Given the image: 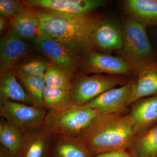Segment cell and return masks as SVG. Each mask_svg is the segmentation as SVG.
<instances>
[{
    "label": "cell",
    "instance_id": "cell-28",
    "mask_svg": "<svg viewBox=\"0 0 157 157\" xmlns=\"http://www.w3.org/2000/svg\"><path fill=\"white\" fill-rule=\"evenodd\" d=\"M0 157H17V156L14 155L10 152L4 147L1 145L0 149Z\"/></svg>",
    "mask_w": 157,
    "mask_h": 157
},
{
    "label": "cell",
    "instance_id": "cell-12",
    "mask_svg": "<svg viewBox=\"0 0 157 157\" xmlns=\"http://www.w3.org/2000/svg\"><path fill=\"white\" fill-rule=\"evenodd\" d=\"M40 24L36 9L25 5L11 19L9 30L26 42H34L40 36Z\"/></svg>",
    "mask_w": 157,
    "mask_h": 157
},
{
    "label": "cell",
    "instance_id": "cell-1",
    "mask_svg": "<svg viewBox=\"0 0 157 157\" xmlns=\"http://www.w3.org/2000/svg\"><path fill=\"white\" fill-rule=\"evenodd\" d=\"M41 20L40 35L53 39L78 59L93 50V34L103 19L92 12L83 15L63 14L35 9Z\"/></svg>",
    "mask_w": 157,
    "mask_h": 157
},
{
    "label": "cell",
    "instance_id": "cell-31",
    "mask_svg": "<svg viewBox=\"0 0 157 157\" xmlns=\"http://www.w3.org/2000/svg\"></svg>",
    "mask_w": 157,
    "mask_h": 157
},
{
    "label": "cell",
    "instance_id": "cell-30",
    "mask_svg": "<svg viewBox=\"0 0 157 157\" xmlns=\"http://www.w3.org/2000/svg\"><path fill=\"white\" fill-rule=\"evenodd\" d=\"M138 157L135 154L133 153L132 155H131V157Z\"/></svg>",
    "mask_w": 157,
    "mask_h": 157
},
{
    "label": "cell",
    "instance_id": "cell-19",
    "mask_svg": "<svg viewBox=\"0 0 157 157\" xmlns=\"http://www.w3.org/2000/svg\"><path fill=\"white\" fill-rule=\"evenodd\" d=\"M0 71V102L10 101L33 106L14 73L11 70Z\"/></svg>",
    "mask_w": 157,
    "mask_h": 157
},
{
    "label": "cell",
    "instance_id": "cell-4",
    "mask_svg": "<svg viewBox=\"0 0 157 157\" xmlns=\"http://www.w3.org/2000/svg\"><path fill=\"white\" fill-rule=\"evenodd\" d=\"M101 114L85 105L73 104L60 111L47 112L43 127L54 135L78 136Z\"/></svg>",
    "mask_w": 157,
    "mask_h": 157
},
{
    "label": "cell",
    "instance_id": "cell-11",
    "mask_svg": "<svg viewBox=\"0 0 157 157\" xmlns=\"http://www.w3.org/2000/svg\"><path fill=\"white\" fill-rule=\"evenodd\" d=\"M31 45L8 30L0 41V70H11L30 50Z\"/></svg>",
    "mask_w": 157,
    "mask_h": 157
},
{
    "label": "cell",
    "instance_id": "cell-23",
    "mask_svg": "<svg viewBox=\"0 0 157 157\" xmlns=\"http://www.w3.org/2000/svg\"><path fill=\"white\" fill-rule=\"evenodd\" d=\"M133 147L138 157H157V124L141 133Z\"/></svg>",
    "mask_w": 157,
    "mask_h": 157
},
{
    "label": "cell",
    "instance_id": "cell-9",
    "mask_svg": "<svg viewBox=\"0 0 157 157\" xmlns=\"http://www.w3.org/2000/svg\"><path fill=\"white\" fill-rule=\"evenodd\" d=\"M135 79L130 80L120 87L108 90L90 101L85 106L101 114L122 113L132 93Z\"/></svg>",
    "mask_w": 157,
    "mask_h": 157
},
{
    "label": "cell",
    "instance_id": "cell-26",
    "mask_svg": "<svg viewBox=\"0 0 157 157\" xmlns=\"http://www.w3.org/2000/svg\"><path fill=\"white\" fill-rule=\"evenodd\" d=\"M25 6L23 1L1 0L0 14L1 16L7 19H12L19 13Z\"/></svg>",
    "mask_w": 157,
    "mask_h": 157
},
{
    "label": "cell",
    "instance_id": "cell-2",
    "mask_svg": "<svg viewBox=\"0 0 157 157\" xmlns=\"http://www.w3.org/2000/svg\"><path fill=\"white\" fill-rule=\"evenodd\" d=\"M135 135L132 119L122 113L101 114L78 135L92 155L126 151Z\"/></svg>",
    "mask_w": 157,
    "mask_h": 157
},
{
    "label": "cell",
    "instance_id": "cell-17",
    "mask_svg": "<svg viewBox=\"0 0 157 157\" xmlns=\"http://www.w3.org/2000/svg\"><path fill=\"white\" fill-rule=\"evenodd\" d=\"M122 7L128 17L145 28L157 25V0H125Z\"/></svg>",
    "mask_w": 157,
    "mask_h": 157
},
{
    "label": "cell",
    "instance_id": "cell-22",
    "mask_svg": "<svg viewBox=\"0 0 157 157\" xmlns=\"http://www.w3.org/2000/svg\"><path fill=\"white\" fill-rule=\"evenodd\" d=\"M44 108L47 112L63 110L73 104L70 91L46 86L43 93Z\"/></svg>",
    "mask_w": 157,
    "mask_h": 157
},
{
    "label": "cell",
    "instance_id": "cell-20",
    "mask_svg": "<svg viewBox=\"0 0 157 157\" xmlns=\"http://www.w3.org/2000/svg\"><path fill=\"white\" fill-rule=\"evenodd\" d=\"M11 71L23 86L32 105L38 108L45 109L43 93L46 85L44 77L24 74L13 70Z\"/></svg>",
    "mask_w": 157,
    "mask_h": 157
},
{
    "label": "cell",
    "instance_id": "cell-7",
    "mask_svg": "<svg viewBox=\"0 0 157 157\" xmlns=\"http://www.w3.org/2000/svg\"><path fill=\"white\" fill-rule=\"evenodd\" d=\"M78 71L84 74L105 73L117 76L133 73L128 63L122 57L105 54L94 50L79 59Z\"/></svg>",
    "mask_w": 157,
    "mask_h": 157
},
{
    "label": "cell",
    "instance_id": "cell-29",
    "mask_svg": "<svg viewBox=\"0 0 157 157\" xmlns=\"http://www.w3.org/2000/svg\"><path fill=\"white\" fill-rule=\"evenodd\" d=\"M8 24L7 18L0 16V33L2 34L5 31Z\"/></svg>",
    "mask_w": 157,
    "mask_h": 157
},
{
    "label": "cell",
    "instance_id": "cell-14",
    "mask_svg": "<svg viewBox=\"0 0 157 157\" xmlns=\"http://www.w3.org/2000/svg\"><path fill=\"white\" fill-rule=\"evenodd\" d=\"M92 43L94 48L105 52L121 51L123 46L121 30L114 23L103 18L93 34Z\"/></svg>",
    "mask_w": 157,
    "mask_h": 157
},
{
    "label": "cell",
    "instance_id": "cell-10",
    "mask_svg": "<svg viewBox=\"0 0 157 157\" xmlns=\"http://www.w3.org/2000/svg\"><path fill=\"white\" fill-rule=\"evenodd\" d=\"M34 43L52 63L59 66L74 79L76 73L78 72V59L70 51L58 42L43 35H40Z\"/></svg>",
    "mask_w": 157,
    "mask_h": 157
},
{
    "label": "cell",
    "instance_id": "cell-25",
    "mask_svg": "<svg viewBox=\"0 0 157 157\" xmlns=\"http://www.w3.org/2000/svg\"><path fill=\"white\" fill-rule=\"evenodd\" d=\"M50 62L38 58H30L20 61L12 70L27 75L44 77Z\"/></svg>",
    "mask_w": 157,
    "mask_h": 157
},
{
    "label": "cell",
    "instance_id": "cell-27",
    "mask_svg": "<svg viewBox=\"0 0 157 157\" xmlns=\"http://www.w3.org/2000/svg\"><path fill=\"white\" fill-rule=\"evenodd\" d=\"M131 155L126 151L109 152L96 155L95 157H130Z\"/></svg>",
    "mask_w": 157,
    "mask_h": 157
},
{
    "label": "cell",
    "instance_id": "cell-13",
    "mask_svg": "<svg viewBox=\"0 0 157 157\" xmlns=\"http://www.w3.org/2000/svg\"><path fill=\"white\" fill-rule=\"evenodd\" d=\"M136 102L129 115L137 135L157 123V96L143 98Z\"/></svg>",
    "mask_w": 157,
    "mask_h": 157
},
{
    "label": "cell",
    "instance_id": "cell-18",
    "mask_svg": "<svg viewBox=\"0 0 157 157\" xmlns=\"http://www.w3.org/2000/svg\"><path fill=\"white\" fill-rule=\"evenodd\" d=\"M51 145L55 157H91L92 155L78 136L55 135Z\"/></svg>",
    "mask_w": 157,
    "mask_h": 157
},
{
    "label": "cell",
    "instance_id": "cell-5",
    "mask_svg": "<svg viewBox=\"0 0 157 157\" xmlns=\"http://www.w3.org/2000/svg\"><path fill=\"white\" fill-rule=\"evenodd\" d=\"M127 82L121 76L81 75L74 78L73 81V87L70 91L72 103L84 106L105 92L117 86L124 85Z\"/></svg>",
    "mask_w": 157,
    "mask_h": 157
},
{
    "label": "cell",
    "instance_id": "cell-8",
    "mask_svg": "<svg viewBox=\"0 0 157 157\" xmlns=\"http://www.w3.org/2000/svg\"><path fill=\"white\" fill-rule=\"evenodd\" d=\"M25 5L35 8L63 14L83 15L92 13L104 6V0H26Z\"/></svg>",
    "mask_w": 157,
    "mask_h": 157
},
{
    "label": "cell",
    "instance_id": "cell-15",
    "mask_svg": "<svg viewBox=\"0 0 157 157\" xmlns=\"http://www.w3.org/2000/svg\"><path fill=\"white\" fill-rule=\"evenodd\" d=\"M137 75L127 106L147 97L157 96V62L144 66Z\"/></svg>",
    "mask_w": 157,
    "mask_h": 157
},
{
    "label": "cell",
    "instance_id": "cell-6",
    "mask_svg": "<svg viewBox=\"0 0 157 157\" xmlns=\"http://www.w3.org/2000/svg\"><path fill=\"white\" fill-rule=\"evenodd\" d=\"M47 113L45 109L19 102H0L1 117L17 127L24 135L43 127Z\"/></svg>",
    "mask_w": 157,
    "mask_h": 157
},
{
    "label": "cell",
    "instance_id": "cell-3",
    "mask_svg": "<svg viewBox=\"0 0 157 157\" xmlns=\"http://www.w3.org/2000/svg\"><path fill=\"white\" fill-rule=\"evenodd\" d=\"M121 33L123 46L120 51L121 57L128 63L133 73L157 62V53L144 27L128 17L124 20Z\"/></svg>",
    "mask_w": 157,
    "mask_h": 157
},
{
    "label": "cell",
    "instance_id": "cell-24",
    "mask_svg": "<svg viewBox=\"0 0 157 157\" xmlns=\"http://www.w3.org/2000/svg\"><path fill=\"white\" fill-rule=\"evenodd\" d=\"M43 77L48 86L70 91L72 90L74 78L59 66L51 62Z\"/></svg>",
    "mask_w": 157,
    "mask_h": 157
},
{
    "label": "cell",
    "instance_id": "cell-21",
    "mask_svg": "<svg viewBox=\"0 0 157 157\" xmlns=\"http://www.w3.org/2000/svg\"><path fill=\"white\" fill-rule=\"evenodd\" d=\"M24 135L17 127L2 117L0 121L1 145L14 155L17 156L20 149Z\"/></svg>",
    "mask_w": 157,
    "mask_h": 157
},
{
    "label": "cell",
    "instance_id": "cell-16",
    "mask_svg": "<svg viewBox=\"0 0 157 157\" xmlns=\"http://www.w3.org/2000/svg\"><path fill=\"white\" fill-rule=\"evenodd\" d=\"M24 135L17 157H45L54 136L44 127Z\"/></svg>",
    "mask_w": 157,
    "mask_h": 157
}]
</instances>
